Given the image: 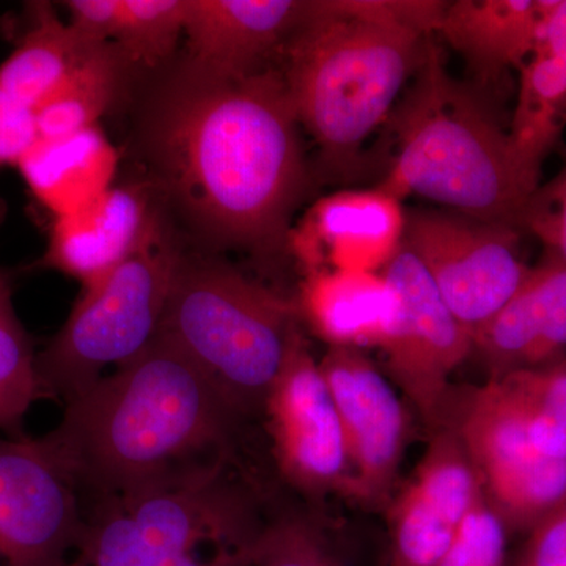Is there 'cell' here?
Returning <instances> with one entry per match:
<instances>
[{
	"label": "cell",
	"instance_id": "52a82bcc",
	"mask_svg": "<svg viewBox=\"0 0 566 566\" xmlns=\"http://www.w3.org/2000/svg\"><path fill=\"white\" fill-rule=\"evenodd\" d=\"M260 528L227 463L216 464L175 485L102 502L85 524L73 566H161L203 543L245 553Z\"/></svg>",
	"mask_w": 566,
	"mask_h": 566
},
{
	"label": "cell",
	"instance_id": "cb8c5ba5",
	"mask_svg": "<svg viewBox=\"0 0 566 566\" xmlns=\"http://www.w3.org/2000/svg\"><path fill=\"white\" fill-rule=\"evenodd\" d=\"M31 31L0 65V88L29 109L57 91L98 44L85 40L48 7L39 9Z\"/></svg>",
	"mask_w": 566,
	"mask_h": 566
},
{
	"label": "cell",
	"instance_id": "4fadbf2b",
	"mask_svg": "<svg viewBox=\"0 0 566 566\" xmlns=\"http://www.w3.org/2000/svg\"><path fill=\"white\" fill-rule=\"evenodd\" d=\"M319 368L344 430L353 495L367 504H385L408 436L405 405L363 349L329 346Z\"/></svg>",
	"mask_w": 566,
	"mask_h": 566
},
{
	"label": "cell",
	"instance_id": "9a60e30c",
	"mask_svg": "<svg viewBox=\"0 0 566 566\" xmlns=\"http://www.w3.org/2000/svg\"><path fill=\"white\" fill-rule=\"evenodd\" d=\"M318 0H186V63L216 76L275 65Z\"/></svg>",
	"mask_w": 566,
	"mask_h": 566
},
{
	"label": "cell",
	"instance_id": "7402d4cb",
	"mask_svg": "<svg viewBox=\"0 0 566 566\" xmlns=\"http://www.w3.org/2000/svg\"><path fill=\"white\" fill-rule=\"evenodd\" d=\"M120 153L98 125L40 139L18 163L22 178L54 218L73 214L114 186Z\"/></svg>",
	"mask_w": 566,
	"mask_h": 566
},
{
	"label": "cell",
	"instance_id": "ac0fdd59",
	"mask_svg": "<svg viewBox=\"0 0 566 566\" xmlns=\"http://www.w3.org/2000/svg\"><path fill=\"white\" fill-rule=\"evenodd\" d=\"M488 379L566 357V263L545 255L520 290L472 334Z\"/></svg>",
	"mask_w": 566,
	"mask_h": 566
},
{
	"label": "cell",
	"instance_id": "6da1fadb",
	"mask_svg": "<svg viewBox=\"0 0 566 566\" xmlns=\"http://www.w3.org/2000/svg\"><path fill=\"white\" fill-rule=\"evenodd\" d=\"M301 125L277 63L216 76L182 63L153 91L137 148L166 211L203 252L289 249L308 188Z\"/></svg>",
	"mask_w": 566,
	"mask_h": 566
},
{
	"label": "cell",
	"instance_id": "44dd1931",
	"mask_svg": "<svg viewBox=\"0 0 566 566\" xmlns=\"http://www.w3.org/2000/svg\"><path fill=\"white\" fill-rule=\"evenodd\" d=\"M296 307L329 346L379 348L397 318L398 300L381 273L322 270L305 275Z\"/></svg>",
	"mask_w": 566,
	"mask_h": 566
},
{
	"label": "cell",
	"instance_id": "d6a6232c",
	"mask_svg": "<svg viewBox=\"0 0 566 566\" xmlns=\"http://www.w3.org/2000/svg\"><path fill=\"white\" fill-rule=\"evenodd\" d=\"M161 566H249L248 554L245 553H222L219 551L212 560H200L196 554L174 558Z\"/></svg>",
	"mask_w": 566,
	"mask_h": 566
},
{
	"label": "cell",
	"instance_id": "5b68a950",
	"mask_svg": "<svg viewBox=\"0 0 566 566\" xmlns=\"http://www.w3.org/2000/svg\"><path fill=\"white\" fill-rule=\"evenodd\" d=\"M297 324L293 301L214 253L182 249L159 333L243 416L263 409Z\"/></svg>",
	"mask_w": 566,
	"mask_h": 566
},
{
	"label": "cell",
	"instance_id": "8fae6325",
	"mask_svg": "<svg viewBox=\"0 0 566 566\" xmlns=\"http://www.w3.org/2000/svg\"><path fill=\"white\" fill-rule=\"evenodd\" d=\"M85 524L80 490L44 436H0V558L7 566H69Z\"/></svg>",
	"mask_w": 566,
	"mask_h": 566
},
{
	"label": "cell",
	"instance_id": "83f0119b",
	"mask_svg": "<svg viewBox=\"0 0 566 566\" xmlns=\"http://www.w3.org/2000/svg\"><path fill=\"white\" fill-rule=\"evenodd\" d=\"M249 566H344L312 521L282 516L260 528L248 549Z\"/></svg>",
	"mask_w": 566,
	"mask_h": 566
},
{
	"label": "cell",
	"instance_id": "484cf974",
	"mask_svg": "<svg viewBox=\"0 0 566 566\" xmlns=\"http://www.w3.org/2000/svg\"><path fill=\"white\" fill-rule=\"evenodd\" d=\"M40 398L36 353L14 311L9 274L0 271V431L20 434L24 417Z\"/></svg>",
	"mask_w": 566,
	"mask_h": 566
},
{
	"label": "cell",
	"instance_id": "d6986e66",
	"mask_svg": "<svg viewBox=\"0 0 566 566\" xmlns=\"http://www.w3.org/2000/svg\"><path fill=\"white\" fill-rule=\"evenodd\" d=\"M539 21L542 0H453L436 36L460 54L476 88H491L527 61Z\"/></svg>",
	"mask_w": 566,
	"mask_h": 566
},
{
	"label": "cell",
	"instance_id": "2e32d148",
	"mask_svg": "<svg viewBox=\"0 0 566 566\" xmlns=\"http://www.w3.org/2000/svg\"><path fill=\"white\" fill-rule=\"evenodd\" d=\"M406 210L379 188L324 197L293 227L289 249L305 273H381L403 248Z\"/></svg>",
	"mask_w": 566,
	"mask_h": 566
},
{
	"label": "cell",
	"instance_id": "d4e9b609",
	"mask_svg": "<svg viewBox=\"0 0 566 566\" xmlns=\"http://www.w3.org/2000/svg\"><path fill=\"white\" fill-rule=\"evenodd\" d=\"M132 63L102 43L70 74L35 114L40 139H59L96 126L122 95Z\"/></svg>",
	"mask_w": 566,
	"mask_h": 566
},
{
	"label": "cell",
	"instance_id": "ba28073f",
	"mask_svg": "<svg viewBox=\"0 0 566 566\" xmlns=\"http://www.w3.org/2000/svg\"><path fill=\"white\" fill-rule=\"evenodd\" d=\"M441 427L455 433L488 504L509 534H531L566 505V461L532 444L516 398L499 379L447 400Z\"/></svg>",
	"mask_w": 566,
	"mask_h": 566
},
{
	"label": "cell",
	"instance_id": "1f68e13d",
	"mask_svg": "<svg viewBox=\"0 0 566 566\" xmlns=\"http://www.w3.org/2000/svg\"><path fill=\"white\" fill-rule=\"evenodd\" d=\"M527 535L512 566H566V505Z\"/></svg>",
	"mask_w": 566,
	"mask_h": 566
},
{
	"label": "cell",
	"instance_id": "30bf717a",
	"mask_svg": "<svg viewBox=\"0 0 566 566\" xmlns=\"http://www.w3.org/2000/svg\"><path fill=\"white\" fill-rule=\"evenodd\" d=\"M263 409L275 463L289 483L311 497L354 493L352 463L333 395L300 324L290 335Z\"/></svg>",
	"mask_w": 566,
	"mask_h": 566
},
{
	"label": "cell",
	"instance_id": "4dcf8cb0",
	"mask_svg": "<svg viewBox=\"0 0 566 566\" xmlns=\"http://www.w3.org/2000/svg\"><path fill=\"white\" fill-rule=\"evenodd\" d=\"M39 140L33 111L0 88V167L18 166Z\"/></svg>",
	"mask_w": 566,
	"mask_h": 566
},
{
	"label": "cell",
	"instance_id": "603a6c76",
	"mask_svg": "<svg viewBox=\"0 0 566 566\" xmlns=\"http://www.w3.org/2000/svg\"><path fill=\"white\" fill-rule=\"evenodd\" d=\"M69 24L85 40L112 44L133 66L156 69L185 32L186 0H70Z\"/></svg>",
	"mask_w": 566,
	"mask_h": 566
},
{
	"label": "cell",
	"instance_id": "7a4b0ae2",
	"mask_svg": "<svg viewBox=\"0 0 566 566\" xmlns=\"http://www.w3.org/2000/svg\"><path fill=\"white\" fill-rule=\"evenodd\" d=\"M237 411L161 333L65 403L44 434L77 490L122 501L227 463Z\"/></svg>",
	"mask_w": 566,
	"mask_h": 566
},
{
	"label": "cell",
	"instance_id": "8992f818",
	"mask_svg": "<svg viewBox=\"0 0 566 566\" xmlns=\"http://www.w3.org/2000/svg\"><path fill=\"white\" fill-rule=\"evenodd\" d=\"M181 252L167 226L109 274L82 286L61 331L36 353L41 398L65 405L153 344Z\"/></svg>",
	"mask_w": 566,
	"mask_h": 566
},
{
	"label": "cell",
	"instance_id": "9c48e42d",
	"mask_svg": "<svg viewBox=\"0 0 566 566\" xmlns=\"http://www.w3.org/2000/svg\"><path fill=\"white\" fill-rule=\"evenodd\" d=\"M516 227L449 210H406L403 245L419 260L449 311L472 334L526 281Z\"/></svg>",
	"mask_w": 566,
	"mask_h": 566
},
{
	"label": "cell",
	"instance_id": "4316f807",
	"mask_svg": "<svg viewBox=\"0 0 566 566\" xmlns=\"http://www.w3.org/2000/svg\"><path fill=\"white\" fill-rule=\"evenodd\" d=\"M516 398L532 444L539 453L566 461V357L499 379Z\"/></svg>",
	"mask_w": 566,
	"mask_h": 566
},
{
	"label": "cell",
	"instance_id": "ffe728a7",
	"mask_svg": "<svg viewBox=\"0 0 566 566\" xmlns=\"http://www.w3.org/2000/svg\"><path fill=\"white\" fill-rule=\"evenodd\" d=\"M566 126V0H542L534 51L520 69L510 137L524 161L542 172Z\"/></svg>",
	"mask_w": 566,
	"mask_h": 566
},
{
	"label": "cell",
	"instance_id": "f1b7e54d",
	"mask_svg": "<svg viewBox=\"0 0 566 566\" xmlns=\"http://www.w3.org/2000/svg\"><path fill=\"white\" fill-rule=\"evenodd\" d=\"M506 542L509 531L482 491L438 566H510Z\"/></svg>",
	"mask_w": 566,
	"mask_h": 566
},
{
	"label": "cell",
	"instance_id": "e0dca14e",
	"mask_svg": "<svg viewBox=\"0 0 566 566\" xmlns=\"http://www.w3.org/2000/svg\"><path fill=\"white\" fill-rule=\"evenodd\" d=\"M164 212L150 182L114 185L82 210L55 218L41 264L91 285L161 233Z\"/></svg>",
	"mask_w": 566,
	"mask_h": 566
},
{
	"label": "cell",
	"instance_id": "277c9868",
	"mask_svg": "<svg viewBox=\"0 0 566 566\" xmlns=\"http://www.w3.org/2000/svg\"><path fill=\"white\" fill-rule=\"evenodd\" d=\"M415 76L387 117L395 155L376 188L520 229L542 172L524 161L479 88L453 80L438 36H428Z\"/></svg>",
	"mask_w": 566,
	"mask_h": 566
},
{
	"label": "cell",
	"instance_id": "7c38bea8",
	"mask_svg": "<svg viewBox=\"0 0 566 566\" xmlns=\"http://www.w3.org/2000/svg\"><path fill=\"white\" fill-rule=\"evenodd\" d=\"M398 300L382 345L389 375L431 430L441 427L450 375L474 352L472 333L449 311L433 281L408 249L381 271Z\"/></svg>",
	"mask_w": 566,
	"mask_h": 566
},
{
	"label": "cell",
	"instance_id": "5bb4252c",
	"mask_svg": "<svg viewBox=\"0 0 566 566\" xmlns=\"http://www.w3.org/2000/svg\"><path fill=\"white\" fill-rule=\"evenodd\" d=\"M482 493L453 431L439 427L390 509V566H438Z\"/></svg>",
	"mask_w": 566,
	"mask_h": 566
},
{
	"label": "cell",
	"instance_id": "3957f363",
	"mask_svg": "<svg viewBox=\"0 0 566 566\" xmlns=\"http://www.w3.org/2000/svg\"><path fill=\"white\" fill-rule=\"evenodd\" d=\"M439 0H318L277 59L323 169L352 172L422 63Z\"/></svg>",
	"mask_w": 566,
	"mask_h": 566
},
{
	"label": "cell",
	"instance_id": "f546056e",
	"mask_svg": "<svg viewBox=\"0 0 566 566\" xmlns=\"http://www.w3.org/2000/svg\"><path fill=\"white\" fill-rule=\"evenodd\" d=\"M520 229L545 245L546 255L566 263V167L539 185L521 218Z\"/></svg>",
	"mask_w": 566,
	"mask_h": 566
}]
</instances>
